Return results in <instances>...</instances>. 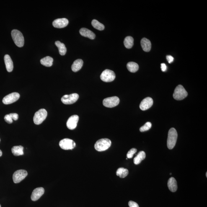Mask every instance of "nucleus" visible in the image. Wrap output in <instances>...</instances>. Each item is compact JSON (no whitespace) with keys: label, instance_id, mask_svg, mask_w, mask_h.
<instances>
[{"label":"nucleus","instance_id":"412c9836","mask_svg":"<svg viewBox=\"0 0 207 207\" xmlns=\"http://www.w3.org/2000/svg\"><path fill=\"white\" fill-rule=\"evenodd\" d=\"M23 150V146H13L11 151L14 156H19L23 155L24 154Z\"/></svg>","mask_w":207,"mask_h":207},{"label":"nucleus","instance_id":"20e7f679","mask_svg":"<svg viewBox=\"0 0 207 207\" xmlns=\"http://www.w3.org/2000/svg\"><path fill=\"white\" fill-rule=\"evenodd\" d=\"M188 92L181 85H179L174 91L173 97L177 100H182L187 97Z\"/></svg>","mask_w":207,"mask_h":207},{"label":"nucleus","instance_id":"f257e3e1","mask_svg":"<svg viewBox=\"0 0 207 207\" xmlns=\"http://www.w3.org/2000/svg\"><path fill=\"white\" fill-rule=\"evenodd\" d=\"M111 142L108 138H102L97 141L94 145V148L97 151H106L110 148Z\"/></svg>","mask_w":207,"mask_h":207},{"label":"nucleus","instance_id":"393cba45","mask_svg":"<svg viewBox=\"0 0 207 207\" xmlns=\"http://www.w3.org/2000/svg\"><path fill=\"white\" fill-rule=\"evenodd\" d=\"M127 67L130 72L135 73L138 70L139 66L136 63L130 62L127 64Z\"/></svg>","mask_w":207,"mask_h":207},{"label":"nucleus","instance_id":"ddd939ff","mask_svg":"<svg viewBox=\"0 0 207 207\" xmlns=\"http://www.w3.org/2000/svg\"><path fill=\"white\" fill-rule=\"evenodd\" d=\"M45 190L42 187L35 188L32 192L31 198L32 201H35L38 200L44 194Z\"/></svg>","mask_w":207,"mask_h":207},{"label":"nucleus","instance_id":"c9c22d12","mask_svg":"<svg viewBox=\"0 0 207 207\" xmlns=\"http://www.w3.org/2000/svg\"><path fill=\"white\" fill-rule=\"evenodd\" d=\"M2 151L1 150H0V157H1V156H2Z\"/></svg>","mask_w":207,"mask_h":207},{"label":"nucleus","instance_id":"f704fd0d","mask_svg":"<svg viewBox=\"0 0 207 207\" xmlns=\"http://www.w3.org/2000/svg\"><path fill=\"white\" fill-rule=\"evenodd\" d=\"M161 69H162V71L164 72L167 70V67L164 63H162L161 65Z\"/></svg>","mask_w":207,"mask_h":207},{"label":"nucleus","instance_id":"473e14b6","mask_svg":"<svg viewBox=\"0 0 207 207\" xmlns=\"http://www.w3.org/2000/svg\"><path fill=\"white\" fill-rule=\"evenodd\" d=\"M128 205L130 207H139L137 203L132 201L128 202Z\"/></svg>","mask_w":207,"mask_h":207},{"label":"nucleus","instance_id":"dca6fc26","mask_svg":"<svg viewBox=\"0 0 207 207\" xmlns=\"http://www.w3.org/2000/svg\"><path fill=\"white\" fill-rule=\"evenodd\" d=\"M79 33L83 36L87 37L91 40H94L95 38L96 35L94 33L87 29L81 28L79 30Z\"/></svg>","mask_w":207,"mask_h":207},{"label":"nucleus","instance_id":"39448f33","mask_svg":"<svg viewBox=\"0 0 207 207\" xmlns=\"http://www.w3.org/2000/svg\"><path fill=\"white\" fill-rule=\"evenodd\" d=\"M47 116V111L44 109H40L36 112L34 115V123L36 125L40 124L45 120Z\"/></svg>","mask_w":207,"mask_h":207},{"label":"nucleus","instance_id":"e433bc0d","mask_svg":"<svg viewBox=\"0 0 207 207\" xmlns=\"http://www.w3.org/2000/svg\"><path fill=\"white\" fill-rule=\"evenodd\" d=\"M206 177H207V172L206 173Z\"/></svg>","mask_w":207,"mask_h":207},{"label":"nucleus","instance_id":"6ab92c4d","mask_svg":"<svg viewBox=\"0 0 207 207\" xmlns=\"http://www.w3.org/2000/svg\"><path fill=\"white\" fill-rule=\"evenodd\" d=\"M141 45L143 51L149 52L151 48V41L146 38H143L141 40Z\"/></svg>","mask_w":207,"mask_h":207},{"label":"nucleus","instance_id":"6e6552de","mask_svg":"<svg viewBox=\"0 0 207 207\" xmlns=\"http://www.w3.org/2000/svg\"><path fill=\"white\" fill-rule=\"evenodd\" d=\"M119 102L120 99L118 97H113L104 99L103 101V104L106 107L112 108L116 106Z\"/></svg>","mask_w":207,"mask_h":207},{"label":"nucleus","instance_id":"c85d7f7f","mask_svg":"<svg viewBox=\"0 0 207 207\" xmlns=\"http://www.w3.org/2000/svg\"><path fill=\"white\" fill-rule=\"evenodd\" d=\"M151 124L150 122H147L144 125L141 127L140 128V131L143 132L149 130L151 128Z\"/></svg>","mask_w":207,"mask_h":207},{"label":"nucleus","instance_id":"f3484780","mask_svg":"<svg viewBox=\"0 0 207 207\" xmlns=\"http://www.w3.org/2000/svg\"><path fill=\"white\" fill-rule=\"evenodd\" d=\"M4 60L7 70L9 72H11L13 70L14 65L11 57L9 55H5Z\"/></svg>","mask_w":207,"mask_h":207},{"label":"nucleus","instance_id":"72a5a7b5","mask_svg":"<svg viewBox=\"0 0 207 207\" xmlns=\"http://www.w3.org/2000/svg\"><path fill=\"white\" fill-rule=\"evenodd\" d=\"M166 58H167V61H168L169 63H171L173 62L174 58L173 57L171 56V55H167V56H166Z\"/></svg>","mask_w":207,"mask_h":207},{"label":"nucleus","instance_id":"4468645a","mask_svg":"<svg viewBox=\"0 0 207 207\" xmlns=\"http://www.w3.org/2000/svg\"><path fill=\"white\" fill-rule=\"evenodd\" d=\"M153 104V100L151 98L147 97L143 99L140 105V108L142 110H146L151 107Z\"/></svg>","mask_w":207,"mask_h":207},{"label":"nucleus","instance_id":"9b49d317","mask_svg":"<svg viewBox=\"0 0 207 207\" xmlns=\"http://www.w3.org/2000/svg\"><path fill=\"white\" fill-rule=\"evenodd\" d=\"M20 97L19 93L13 92L6 96L3 99V103L5 104H9L17 101Z\"/></svg>","mask_w":207,"mask_h":207},{"label":"nucleus","instance_id":"bb28decb","mask_svg":"<svg viewBox=\"0 0 207 207\" xmlns=\"http://www.w3.org/2000/svg\"><path fill=\"white\" fill-rule=\"evenodd\" d=\"M128 174V169L120 168L117 169L116 172V175L119 176L120 178H124L127 177Z\"/></svg>","mask_w":207,"mask_h":207},{"label":"nucleus","instance_id":"2eb2a0df","mask_svg":"<svg viewBox=\"0 0 207 207\" xmlns=\"http://www.w3.org/2000/svg\"><path fill=\"white\" fill-rule=\"evenodd\" d=\"M69 23L68 20L66 18L58 19L55 20L53 22L54 27L56 28H63L66 27Z\"/></svg>","mask_w":207,"mask_h":207},{"label":"nucleus","instance_id":"4be33fe9","mask_svg":"<svg viewBox=\"0 0 207 207\" xmlns=\"http://www.w3.org/2000/svg\"><path fill=\"white\" fill-rule=\"evenodd\" d=\"M53 58L51 57L47 56L40 60L41 64L46 67L51 66L53 65Z\"/></svg>","mask_w":207,"mask_h":207},{"label":"nucleus","instance_id":"5701e85b","mask_svg":"<svg viewBox=\"0 0 207 207\" xmlns=\"http://www.w3.org/2000/svg\"><path fill=\"white\" fill-rule=\"evenodd\" d=\"M146 157V153L144 151H141L138 153L137 155L133 160V162L134 164H140L143 160L145 159Z\"/></svg>","mask_w":207,"mask_h":207},{"label":"nucleus","instance_id":"f03ea898","mask_svg":"<svg viewBox=\"0 0 207 207\" xmlns=\"http://www.w3.org/2000/svg\"><path fill=\"white\" fill-rule=\"evenodd\" d=\"M178 133L177 130L174 128L169 130L167 139V146L169 149H172L175 146L177 142Z\"/></svg>","mask_w":207,"mask_h":207},{"label":"nucleus","instance_id":"b1692460","mask_svg":"<svg viewBox=\"0 0 207 207\" xmlns=\"http://www.w3.org/2000/svg\"><path fill=\"white\" fill-rule=\"evenodd\" d=\"M55 45L58 47L60 55L62 56L65 55L66 53L67 49L64 44L57 41L55 42Z\"/></svg>","mask_w":207,"mask_h":207},{"label":"nucleus","instance_id":"f8f14e48","mask_svg":"<svg viewBox=\"0 0 207 207\" xmlns=\"http://www.w3.org/2000/svg\"><path fill=\"white\" fill-rule=\"evenodd\" d=\"M79 117L78 115H72L67 121L66 126L70 130L75 129L77 127V124L79 120Z\"/></svg>","mask_w":207,"mask_h":207},{"label":"nucleus","instance_id":"423d86ee","mask_svg":"<svg viewBox=\"0 0 207 207\" xmlns=\"http://www.w3.org/2000/svg\"><path fill=\"white\" fill-rule=\"evenodd\" d=\"M101 79L105 82H110L115 78V73L113 71L106 69L102 72L100 76Z\"/></svg>","mask_w":207,"mask_h":207},{"label":"nucleus","instance_id":"cd10ccee","mask_svg":"<svg viewBox=\"0 0 207 207\" xmlns=\"http://www.w3.org/2000/svg\"><path fill=\"white\" fill-rule=\"evenodd\" d=\"M91 24L94 28L97 29L98 30L101 31L104 30V26L103 24L101 23L97 20H93L92 22H91Z\"/></svg>","mask_w":207,"mask_h":207},{"label":"nucleus","instance_id":"58836bf2","mask_svg":"<svg viewBox=\"0 0 207 207\" xmlns=\"http://www.w3.org/2000/svg\"><path fill=\"white\" fill-rule=\"evenodd\" d=\"M0 207H1V205H0Z\"/></svg>","mask_w":207,"mask_h":207},{"label":"nucleus","instance_id":"a211bd4d","mask_svg":"<svg viewBox=\"0 0 207 207\" xmlns=\"http://www.w3.org/2000/svg\"><path fill=\"white\" fill-rule=\"evenodd\" d=\"M168 187L171 191L175 192L177 191L178 188L177 183L175 178L171 177L169 179L168 182Z\"/></svg>","mask_w":207,"mask_h":207},{"label":"nucleus","instance_id":"a878e982","mask_svg":"<svg viewBox=\"0 0 207 207\" xmlns=\"http://www.w3.org/2000/svg\"><path fill=\"white\" fill-rule=\"evenodd\" d=\"M133 41H134V40L133 37H127L124 40V45L127 48H131L133 46Z\"/></svg>","mask_w":207,"mask_h":207},{"label":"nucleus","instance_id":"1a4fd4ad","mask_svg":"<svg viewBox=\"0 0 207 207\" xmlns=\"http://www.w3.org/2000/svg\"><path fill=\"white\" fill-rule=\"evenodd\" d=\"M59 146L63 150H72L75 147L76 143L72 140L64 138L60 142Z\"/></svg>","mask_w":207,"mask_h":207},{"label":"nucleus","instance_id":"9d476101","mask_svg":"<svg viewBox=\"0 0 207 207\" xmlns=\"http://www.w3.org/2000/svg\"><path fill=\"white\" fill-rule=\"evenodd\" d=\"M79 97V95L78 94L73 93L63 96L61 98V101L65 104H71L77 101Z\"/></svg>","mask_w":207,"mask_h":207},{"label":"nucleus","instance_id":"c756f323","mask_svg":"<svg viewBox=\"0 0 207 207\" xmlns=\"http://www.w3.org/2000/svg\"><path fill=\"white\" fill-rule=\"evenodd\" d=\"M137 151V150L135 148H133L130 150L128 151V154L127 155V158L128 159H131L133 158V155L136 154Z\"/></svg>","mask_w":207,"mask_h":207},{"label":"nucleus","instance_id":"7ed1b4c3","mask_svg":"<svg viewBox=\"0 0 207 207\" xmlns=\"http://www.w3.org/2000/svg\"><path fill=\"white\" fill-rule=\"evenodd\" d=\"M11 35L15 44L19 47L24 46V39L23 35L19 30L14 29L11 32Z\"/></svg>","mask_w":207,"mask_h":207},{"label":"nucleus","instance_id":"0eeeda50","mask_svg":"<svg viewBox=\"0 0 207 207\" xmlns=\"http://www.w3.org/2000/svg\"><path fill=\"white\" fill-rule=\"evenodd\" d=\"M28 173L24 169H19L16 171L13 175V182L15 183H18L27 177Z\"/></svg>","mask_w":207,"mask_h":207},{"label":"nucleus","instance_id":"2f4dec72","mask_svg":"<svg viewBox=\"0 0 207 207\" xmlns=\"http://www.w3.org/2000/svg\"><path fill=\"white\" fill-rule=\"evenodd\" d=\"M9 115L12 120H17L19 118V115L17 113H11Z\"/></svg>","mask_w":207,"mask_h":207},{"label":"nucleus","instance_id":"aec40b11","mask_svg":"<svg viewBox=\"0 0 207 207\" xmlns=\"http://www.w3.org/2000/svg\"><path fill=\"white\" fill-rule=\"evenodd\" d=\"M83 64V61L82 60L78 59L75 60L72 65V70L74 72H76L82 68Z\"/></svg>","mask_w":207,"mask_h":207},{"label":"nucleus","instance_id":"7c9ffc66","mask_svg":"<svg viewBox=\"0 0 207 207\" xmlns=\"http://www.w3.org/2000/svg\"><path fill=\"white\" fill-rule=\"evenodd\" d=\"M4 119L7 123L11 124L13 123V120L9 115H6L5 116Z\"/></svg>","mask_w":207,"mask_h":207},{"label":"nucleus","instance_id":"4c0bfd02","mask_svg":"<svg viewBox=\"0 0 207 207\" xmlns=\"http://www.w3.org/2000/svg\"><path fill=\"white\" fill-rule=\"evenodd\" d=\"M0 142H1V138H0Z\"/></svg>","mask_w":207,"mask_h":207}]
</instances>
